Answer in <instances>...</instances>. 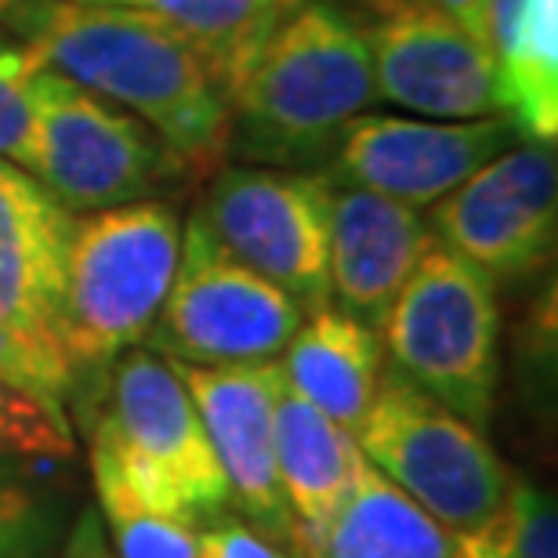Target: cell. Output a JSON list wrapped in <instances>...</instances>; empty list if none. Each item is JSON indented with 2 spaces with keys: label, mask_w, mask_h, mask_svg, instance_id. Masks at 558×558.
<instances>
[{
  "label": "cell",
  "mask_w": 558,
  "mask_h": 558,
  "mask_svg": "<svg viewBox=\"0 0 558 558\" xmlns=\"http://www.w3.org/2000/svg\"><path fill=\"white\" fill-rule=\"evenodd\" d=\"M363 461L360 442L341 424H333L283 385L276 399V472L294 515L298 555L327 530Z\"/></svg>",
  "instance_id": "17"
},
{
  "label": "cell",
  "mask_w": 558,
  "mask_h": 558,
  "mask_svg": "<svg viewBox=\"0 0 558 558\" xmlns=\"http://www.w3.org/2000/svg\"><path fill=\"white\" fill-rule=\"evenodd\" d=\"M366 33L377 98L432 120L497 117L500 87L489 44L446 11L403 0Z\"/></svg>",
  "instance_id": "12"
},
{
  "label": "cell",
  "mask_w": 558,
  "mask_h": 558,
  "mask_svg": "<svg viewBox=\"0 0 558 558\" xmlns=\"http://www.w3.org/2000/svg\"><path fill=\"white\" fill-rule=\"evenodd\" d=\"M298 558H464V541L363 461L327 530Z\"/></svg>",
  "instance_id": "19"
},
{
  "label": "cell",
  "mask_w": 558,
  "mask_h": 558,
  "mask_svg": "<svg viewBox=\"0 0 558 558\" xmlns=\"http://www.w3.org/2000/svg\"><path fill=\"white\" fill-rule=\"evenodd\" d=\"M196 558H290L279 551V544L262 537L247 522L236 519H215L207 530H199V555Z\"/></svg>",
  "instance_id": "27"
},
{
  "label": "cell",
  "mask_w": 558,
  "mask_h": 558,
  "mask_svg": "<svg viewBox=\"0 0 558 558\" xmlns=\"http://www.w3.org/2000/svg\"><path fill=\"white\" fill-rule=\"evenodd\" d=\"M95 497L117 544V558H196L199 555V526L149 508L120 483L117 472L92 461Z\"/></svg>",
  "instance_id": "21"
},
{
  "label": "cell",
  "mask_w": 558,
  "mask_h": 558,
  "mask_svg": "<svg viewBox=\"0 0 558 558\" xmlns=\"http://www.w3.org/2000/svg\"><path fill=\"white\" fill-rule=\"evenodd\" d=\"M8 4H11V0H0V15H4V11H8Z\"/></svg>",
  "instance_id": "30"
},
{
  "label": "cell",
  "mask_w": 558,
  "mask_h": 558,
  "mask_svg": "<svg viewBox=\"0 0 558 558\" xmlns=\"http://www.w3.org/2000/svg\"><path fill=\"white\" fill-rule=\"evenodd\" d=\"M424 4L446 11V15L461 22L468 33L486 40V0H424Z\"/></svg>",
  "instance_id": "28"
},
{
  "label": "cell",
  "mask_w": 558,
  "mask_h": 558,
  "mask_svg": "<svg viewBox=\"0 0 558 558\" xmlns=\"http://www.w3.org/2000/svg\"><path fill=\"white\" fill-rule=\"evenodd\" d=\"M73 229V210L19 163L0 160V319L33 352L65 371L62 298Z\"/></svg>",
  "instance_id": "14"
},
{
  "label": "cell",
  "mask_w": 558,
  "mask_h": 558,
  "mask_svg": "<svg viewBox=\"0 0 558 558\" xmlns=\"http://www.w3.org/2000/svg\"><path fill=\"white\" fill-rule=\"evenodd\" d=\"M558 226V163L551 142L522 138L432 207L439 247L489 279H526L551 262Z\"/></svg>",
  "instance_id": "10"
},
{
  "label": "cell",
  "mask_w": 558,
  "mask_h": 558,
  "mask_svg": "<svg viewBox=\"0 0 558 558\" xmlns=\"http://www.w3.org/2000/svg\"><path fill=\"white\" fill-rule=\"evenodd\" d=\"M500 109L522 138H558V0H486Z\"/></svg>",
  "instance_id": "18"
},
{
  "label": "cell",
  "mask_w": 558,
  "mask_h": 558,
  "mask_svg": "<svg viewBox=\"0 0 558 558\" xmlns=\"http://www.w3.org/2000/svg\"><path fill=\"white\" fill-rule=\"evenodd\" d=\"M54 494L22 468V457H0V558H29L54 537Z\"/></svg>",
  "instance_id": "23"
},
{
  "label": "cell",
  "mask_w": 558,
  "mask_h": 558,
  "mask_svg": "<svg viewBox=\"0 0 558 558\" xmlns=\"http://www.w3.org/2000/svg\"><path fill=\"white\" fill-rule=\"evenodd\" d=\"M182 254V218L167 199L81 215L65 262L62 352L84 407L117 355L145 341Z\"/></svg>",
  "instance_id": "4"
},
{
  "label": "cell",
  "mask_w": 558,
  "mask_h": 558,
  "mask_svg": "<svg viewBox=\"0 0 558 558\" xmlns=\"http://www.w3.org/2000/svg\"><path fill=\"white\" fill-rule=\"evenodd\" d=\"M515 142H522V131L505 113L478 120L360 117L323 174L330 185L366 189L421 210L450 196Z\"/></svg>",
  "instance_id": "11"
},
{
  "label": "cell",
  "mask_w": 558,
  "mask_h": 558,
  "mask_svg": "<svg viewBox=\"0 0 558 558\" xmlns=\"http://www.w3.org/2000/svg\"><path fill=\"white\" fill-rule=\"evenodd\" d=\"M73 558H109L106 555V544H102V533H98V522L95 515H84L81 530L73 533V548H70Z\"/></svg>",
  "instance_id": "29"
},
{
  "label": "cell",
  "mask_w": 558,
  "mask_h": 558,
  "mask_svg": "<svg viewBox=\"0 0 558 558\" xmlns=\"http://www.w3.org/2000/svg\"><path fill=\"white\" fill-rule=\"evenodd\" d=\"M19 167L76 218L163 199L193 182L153 128L48 65L33 84V131Z\"/></svg>",
  "instance_id": "5"
},
{
  "label": "cell",
  "mask_w": 558,
  "mask_h": 558,
  "mask_svg": "<svg viewBox=\"0 0 558 558\" xmlns=\"http://www.w3.org/2000/svg\"><path fill=\"white\" fill-rule=\"evenodd\" d=\"M464 558H558L555 497L511 475L505 505L486 526L464 533Z\"/></svg>",
  "instance_id": "22"
},
{
  "label": "cell",
  "mask_w": 558,
  "mask_h": 558,
  "mask_svg": "<svg viewBox=\"0 0 558 558\" xmlns=\"http://www.w3.org/2000/svg\"><path fill=\"white\" fill-rule=\"evenodd\" d=\"M0 22L48 70L153 128L193 178L226 167V92L210 65L163 22L84 0H11Z\"/></svg>",
  "instance_id": "1"
},
{
  "label": "cell",
  "mask_w": 558,
  "mask_h": 558,
  "mask_svg": "<svg viewBox=\"0 0 558 558\" xmlns=\"http://www.w3.org/2000/svg\"><path fill=\"white\" fill-rule=\"evenodd\" d=\"M204 421L210 450L229 486V505L251 530L294 548V515L276 472V399L283 392L279 360L189 366L171 363Z\"/></svg>",
  "instance_id": "13"
},
{
  "label": "cell",
  "mask_w": 558,
  "mask_h": 558,
  "mask_svg": "<svg viewBox=\"0 0 558 558\" xmlns=\"http://www.w3.org/2000/svg\"><path fill=\"white\" fill-rule=\"evenodd\" d=\"M355 442L388 483L461 537L486 526L508 497L511 472L486 435L388 363Z\"/></svg>",
  "instance_id": "7"
},
{
  "label": "cell",
  "mask_w": 558,
  "mask_h": 558,
  "mask_svg": "<svg viewBox=\"0 0 558 558\" xmlns=\"http://www.w3.org/2000/svg\"><path fill=\"white\" fill-rule=\"evenodd\" d=\"M385 360L421 392L475 428L494 414L500 385L497 283L453 251L424 254L381 323Z\"/></svg>",
  "instance_id": "6"
},
{
  "label": "cell",
  "mask_w": 558,
  "mask_h": 558,
  "mask_svg": "<svg viewBox=\"0 0 558 558\" xmlns=\"http://www.w3.org/2000/svg\"><path fill=\"white\" fill-rule=\"evenodd\" d=\"M81 414L87 424V457L117 472L120 483L149 508L193 526L226 515V475L171 360L145 344L117 355Z\"/></svg>",
  "instance_id": "3"
},
{
  "label": "cell",
  "mask_w": 558,
  "mask_h": 558,
  "mask_svg": "<svg viewBox=\"0 0 558 558\" xmlns=\"http://www.w3.org/2000/svg\"><path fill=\"white\" fill-rule=\"evenodd\" d=\"M0 385L37 399L40 407L54 410V414L70 417V403L76 392L73 374L33 352L4 319H0Z\"/></svg>",
  "instance_id": "26"
},
{
  "label": "cell",
  "mask_w": 558,
  "mask_h": 558,
  "mask_svg": "<svg viewBox=\"0 0 558 558\" xmlns=\"http://www.w3.org/2000/svg\"><path fill=\"white\" fill-rule=\"evenodd\" d=\"M301 319L298 301L232 258L193 210L171 290L142 344L189 366L265 363L283 355Z\"/></svg>",
  "instance_id": "8"
},
{
  "label": "cell",
  "mask_w": 558,
  "mask_h": 558,
  "mask_svg": "<svg viewBox=\"0 0 558 558\" xmlns=\"http://www.w3.org/2000/svg\"><path fill=\"white\" fill-rule=\"evenodd\" d=\"M84 4L131 8L163 22L210 65L221 92H229L279 22L308 0H84Z\"/></svg>",
  "instance_id": "20"
},
{
  "label": "cell",
  "mask_w": 558,
  "mask_h": 558,
  "mask_svg": "<svg viewBox=\"0 0 558 558\" xmlns=\"http://www.w3.org/2000/svg\"><path fill=\"white\" fill-rule=\"evenodd\" d=\"M330 199L323 171L279 167H218L196 215L232 258L298 301L330 308Z\"/></svg>",
  "instance_id": "9"
},
{
  "label": "cell",
  "mask_w": 558,
  "mask_h": 558,
  "mask_svg": "<svg viewBox=\"0 0 558 558\" xmlns=\"http://www.w3.org/2000/svg\"><path fill=\"white\" fill-rule=\"evenodd\" d=\"M76 450L73 421L0 385V457L62 461Z\"/></svg>",
  "instance_id": "24"
},
{
  "label": "cell",
  "mask_w": 558,
  "mask_h": 558,
  "mask_svg": "<svg viewBox=\"0 0 558 558\" xmlns=\"http://www.w3.org/2000/svg\"><path fill=\"white\" fill-rule=\"evenodd\" d=\"M381 330L323 308L301 319L283 349V385L344 432L360 435L385 374Z\"/></svg>",
  "instance_id": "16"
},
{
  "label": "cell",
  "mask_w": 558,
  "mask_h": 558,
  "mask_svg": "<svg viewBox=\"0 0 558 558\" xmlns=\"http://www.w3.org/2000/svg\"><path fill=\"white\" fill-rule=\"evenodd\" d=\"M229 153L243 163L327 167L355 120L377 102L366 33L327 0H308L262 44L226 92Z\"/></svg>",
  "instance_id": "2"
},
{
  "label": "cell",
  "mask_w": 558,
  "mask_h": 558,
  "mask_svg": "<svg viewBox=\"0 0 558 558\" xmlns=\"http://www.w3.org/2000/svg\"><path fill=\"white\" fill-rule=\"evenodd\" d=\"M44 62L26 44L0 40V160L22 163L33 131V84Z\"/></svg>",
  "instance_id": "25"
},
{
  "label": "cell",
  "mask_w": 558,
  "mask_h": 558,
  "mask_svg": "<svg viewBox=\"0 0 558 558\" xmlns=\"http://www.w3.org/2000/svg\"><path fill=\"white\" fill-rule=\"evenodd\" d=\"M435 247L417 207L333 185L330 199V308L381 330L399 290Z\"/></svg>",
  "instance_id": "15"
}]
</instances>
